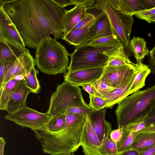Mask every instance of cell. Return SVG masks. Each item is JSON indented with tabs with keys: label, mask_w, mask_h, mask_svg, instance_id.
<instances>
[{
	"label": "cell",
	"mask_w": 155,
	"mask_h": 155,
	"mask_svg": "<svg viewBox=\"0 0 155 155\" xmlns=\"http://www.w3.org/2000/svg\"><path fill=\"white\" fill-rule=\"evenodd\" d=\"M150 60L155 61V46L150 52Z\"/></svg>",
	"instance_id": "cell-50"
},
{
	"label": "cell",
	"mask_w": 155,
	"mask_h": 155,
	"mask_svg": "<svg viewBox=\"0 0 155 155\" xmlns=\"http://www.w3.org/2000/svg\"><path fill=\"white\" fill-rule=\"evenodd\" d=\"M134 15L137 18L145 20L148 23H153L155 18V8L136 12Z\"/></svg>",
	"instance_id": "cell-33"
},
{
	"label": "cell",
	"mask_w": 155,
	"mask_h": 155,
	"mask_svg": "<svg viewBox=\"0 0 155 155\" xmlns=\"http://www.w3.org/2000/svg\"><path fill=\"white\" fill-rule=\"evenodd\" d=\"M81 86L83 90L89 93L90 96H96L95 91L92 84H87L82 85Z\"/></svg>",
	"instance_id": "cell-43"
},
{
	"label": "cell",
	"mask_w": 155,
	"mask_h": 155,
	"mask_svg": "<svg viewBox=\"0 0 155 155\" xmlns=\"http://www.w3.org/2000/svg\"><path fill=\"white\" fill-rule=\"evenodd\" d=\"M81 146L84 155H103L102 145L94 131L88 115L83 127Z\"/></svg>",
	"instance_id": "cell-13"
},
{
	"label": "cell",
	"mask_w": 155,
	"mask_h": 155,
	"mask_svg": "<svg viewBox=\"0 0 155 155\" xmlns=\"http://www.w3.org/2000/svg\"><path fill=\"white\" fill-rule=\"evenodd\" d=\"M139 154V155H155V146Z\"/></svg>",
	"instance_id": "cell-46"
},
{
	"label": "cell",
	"mask_w": 155,
	"mask_h": 155,
	"mask_svg": "<svg viewBox=\"0 0 155 155\" xmlns=\"http://www.w3.org/2000/svg\"><path fill=\"white\" fill-rule=\"evenodd\" d=\"M145 126L144 122L132 123L122 128V130L123 131L138 132L141 130Z\"/></svg>",
	"instance_id": "cell-38"
},
{
	"label": "cell",
	"mask_w": 155,
	"mask_h": 155,
	"mask_svg": "<svg viewBox=\"0 0 155 155\" xmlns=\"http://www.w3.org/2000/svg\"><path fill=\"white\" fill-rule=\"evenodd\" d=\"M151 72L155 75V61L149 60L147 64Z\"/></svg>",
	"instance_id": "cell-48"
},
{
	"label": "cell",
	"mask_w": 155,
	"mask_h": 155,
	"mask_svg": "<svg viewBox=\"0 0 155 155\" xmlns=\"http://www.w3.org/2000/svg\"><path fill=\"white\" fill-rule=\"evenodd\" d=\"M36 65L35 59L28 49L25 50L17 58L10 68L0 87H3L10 80L17 76L25 75L30 72Z\"/></svg>",
	"instance_id": "cell-12"
},
{
	"label": "cell",
	"mask_w": 155,
	"mask_h": 155,
	"mask_svg": "<svg viewBox=\"0 0 155 155\" xmlns=\"http://www.w3.org/2000/svg\"><path fill=\"white\" fill-rule=\"evenodd\" d=\"M0 4L16 28L25 46L36 49L43 38L64 36L65 9L52 0H0Z\"/></svg>",
	"instance_id": "cell-1"
},
{
	"label": "cell",
	"mask_w": 155,
	"mask_h": 155,
	"mask_svg": "<svg viewBox=\"0 0 155 155\" xmlns=\"http://www.w3.org/2000/svg\"><path fill=\"white\" fill-rule=\"evenodd\" d=\"M0 62L4 61H15L25 51L0 39Z\"/></svg>",
	"instance_id": "cell-22"
},
{
	"label": "cell",
	"mask_w": 155,
	"mask_h": 155,
	"mask_svg": "<svg viewBox=\"0 0 155 155\" xmlns=\"http://www.w3.org/2000/svg\"><path fill=\"white\" fill-rule=\"evenodd\" d=\"M96 93V96L104 99L115 88L110 86L100 78L92 84Z\"/></svg>",
	"instance_id": "cell-30"
},
{
	"label": "cell",
	"mask_w": 155,
	"mask_h": 155,
	"mask_svg": "<svg viewBox=\"0 0 155 155\" xmlns=\"http://www.w3.org/2000/svg\"><path fill=\"white\" fill-rule=\"evenodd\" d=\"M65 121V113L51 117L45 125V130L41 131L49 134L57 132L63 128Z\"/></svg>",
	"instance_id": "cell-27"
},
{
	"label": "cell",
	"mask_w": 155,
	"mask_h": 155,
	"mask_svg": "<svg viewBox=\"0 0 155 155\" xmlns=\"http://www.w3.org/2000/svg\"><path fill=\"white\" fill-rule=\"evenodd\" d=\"M87 11L91 12H87L94 16L95 26L91 34L79 45H86L96 39L114 35L107 15L101 8L95 4L93 6L87 8Z\"/></svg>",
	"instance_id": "cell-10"
},
{
	"label": "cell",
	"mask_w": 155,
	"mask_h": 155,
	"mask_svg": "<svg viewBox=\"0 0 155 155\" xmlns=\"http://www.w3.org/2000/svg\"><path fill=\"white\" fill-rule=\"evenodd\" d=\"M6 142L5 139L2 137H0V155H4V148Z\"/></svg>",
	"instance_id": "cell-47"
},
{
	"label": "cell",
	"mask_w": 155,
	"mask_h": 155,
	"mask_svg": "<svg viewBox=\"0 0 155 155\" xmlns=\"http://www.w3.org/2000/svg\"><path fill=\"white\" fill-rule=\"evenodd\" d=\"M38 73V71L34 68L30 72L26 73L25 78L27 86L34 94L38 93L41 90L39 82L37 76Z\"/></svg>",
	"instance_id": "cell-29"
},
{
	"label": "cell",
	"mask_w": 155,
	"mask_h": 155,
	"mask_svg": "<svg viewBox=\"0 0 155 155\" xmlns=\"http://www.w3.org/2000/svg\"><path fill=\"white\" fill-rule=\"evenodd\" d=\"M103 155H116L118 154L116 143L110 138L108 139L102 147Z\"/></svg>",
	"instance_id": "cell-35"
},
{
	"label": "cell",
	"mask_w": 155,
	"mask_h": 155,
	"mask_svg": "<svg viewBox=\"0 0 155 155\" xmlns=\"http://www.w3.org/2000/svg\"><path fill=\"white\" fill-rule=\"evenodd\" d=\"M145 10L139 0H120V11L133 16L136 12Z\"/></svg>",
	"instance_id": "cell-26"
},
{
	"label": "cell",
	"mask_w": 155,
	"mask_h": 155,
	"mask_svg": "<svg viewBox=\"0 0 155 155\" xmlns=\"http://www.w3.org/2000/svg\"><path fill=\"white\" fill-rule=\"evenodd\" d=\"M127 55L124 47H110L90 45L76 47L70 54L71 60L68 71L99 67H104L113 58Z\"/></svg>",
	"instance_id": "cell-5"
},
{
	"label": "cell",
	"mask_w": 155,
	"mask_h": 155,
	"mask_svg": "<svg viewBox=\"0 0 155 155\" xmlns=\"http://www.w3.org/2000/svg\"><path fill=\"white\" fill-rule=\"evenodd\" d=\"M118 104L115 114L118 128L144 122L155 107V84L134 92Z\"/></svg>",
	"instance_id": "cell-3"
},
{
	"label": "cell",
	"mask_w": 155,
	"mask_h": 155,
	"mask_svg": "<svg viewBox=\"0 0 155 155\" xmlns=\"http://www.w3.org/2000/svg\"><path fill=\"white\" fill-rule=\"evenodd\" d=\"M95 5L107 15L114 34L117 36L124 47L127 55L130 50L129 47L130 35L134 22L133 16L124 14L114 8L106 0H95Z\"/></svg>",
	"instance_id": "cell-7"
},
{
	"label": "cell",
	"mask_w": 155,
	"mask_h": 155,
	"mask_svg": "<svg viewBox=\"0 0 155 155\" xmlns=\"http://www.w3.org/2000/svg\"><path fill=\"white\" fill-rule=\"evenodd\" d=\"M123 133L120 141L116 143L118 154L132 150L134 138L137 132L123 130Z\"/></svg>",
	"instance_id": "cell-25"
},
{
	"label": "cell",
	"mask_w": 155,
	"mask_h": 155,
	"mask_svg": "<svg viewBox=\"0 0 155 155\" xmlns=\"http://www.w3.org/2000/svg\"><path fill=\"white\" fill-rule=\"evenodd\" d=\"M116 155H139V154L136 151L132 150Z\"/></svg>",
	"instance_id": "cell-49"
},
{
	"label": "cell",
	"mask_w": 155,
	"mask_h": 155,
	"mask_svg": "<svg viewBox=\"0 0 155 155\" xmlns=\"http://www.w3.org/2000/svg\"><path fill=\"white\" fill-rule=\"evenodd\" d=\"M150 73V70L147 65L143 63L141 64L140 70L130 89L129 94L140 90L145 85L146 78Z\"/></svg>",
	"instance_id": "cell-24"
},
{
	"label": "cell",
	"mask_w": 155,
	"mask_h": 155,
	"mask_svg": "<svg viewBox=\"0 0 155 155\" xmlns=\"http://www.w3.org/2000/svg\"><path fill=\"white\" fill-rule=\"evenodd\" d=\"M104 68L99 67L68 71L64 75V81L78 86L87 84H92L101 78Z\"/></svg>",
	"instance_id": "cell-14"
},
{
	"label": "cell",
	"mask_w": 155,
	"mask_h": 155,
	"mask_svg": "<svg viewBox=\"0 0 155 155\" xmlns=\"http://www.w3.org/2000/svg\"><path fill=\"white\" fill-rule=\"evenodd\" d=\"M152 132L155 133V124H150L144 127L141 130L137 132L138 133Z\"/></svg>",
	"instance_id": "cell-44"
},
{
	"label": "cell",
	"mask_w": 155,
	"mask_h": 155,
	"mask_svg": "<svg viewBox=\"0 0 155 155\" xmlns=\"http://www.w3.org/2000/svg\"><path fill=\"white\" fill-rule=\"evenodd\" d=\"M155 146V133L143 132L137 134L134 138L132 150L139 153Z\"/></svg>",
	"instance_id": "cell-20"
},
{
	"label": "cell",
	"mask_w": 155,
	"mask_h": 155,
	"mask_svg": "<svg viewBox=\"0 0 155 155\" xmlns=\"http://www.w3.org/2000/svg\"><path fill=\"white\" fill-rule=\"evenodd\" d=\"M73 107H91L84 101L79 86L64 81L52 94L46 113L51 117L65 113L68 108Z\"/></svg>",
	"instance_id": "cell-6"
},
{
	"label": "cell",
	"mask_w": 155,
	"mask_h": 155,
	"mask_svg": "<svg viewBox=\"0 0 155 155\" xmlns=\"http://www.w3.org/2000/svg\"><path fill=\"white\" fill-rule=\"evenodd\" d=\"M123 132L122 129H118L112 130L110 135V138L113 142L117 143L121 139Z\"/></svg>",
	"instance_id": "cell-40"
},
{
	"label": "cell",
	"mask_w": 155,
	"mask_h": 155,
	"mask_svg": "<svg viewBox=\"0 0 155 155\" xmlns=\"http://www.w3.org/2000/svg\"><path fill=\"white\" fill-rule=\"evenodd\" d=\"M140 66L138 71L123 85L119 87L115 88L110 91L105 98L104 99L107 104V108H112L115 104H119L123 99L130 95V89L133 83L136 76L140 70Z\"/></svg>",
	"instance_id": "cell-19"
},
{
	"label": "cell",
	"mask_w": 155,
	"mask_h": 155,
	"mask_svg": "<svg viewBox=\"0 0 155 155\" xmlns=\"http://www.w3.org/2000/svg\"><path fill=\"white\" fill-rule=\"evenodd\" d=\"M128 56H118L115 57L111 59L106 66H119L133 64Z\"/></svg>",
	"instance_id": "cell-34"
},
{
	"label": "cell",
	"mask_w": 155,
	"mask_h": 155,
	"mask_svg": "<svg viewBox=\"0 0 155 155\" xmlns=\"http://www.w3.org/2000/svg\"><path fill=\"white\" fill-rule=\"evenodd\" d=\"M0 39L3 40L24 51L25 46L15 26L0 5Z\"/></svg>",
	"instance_id": "cell-11"
},
{
	"label": "cell",
	"mask_w": 155,
	"mask_h": 155,
	"mask_svg": "<svg viewBox=\"0 0 155 155\" xmlns=\"http://www.w3.org/2000/svg\"><path fill=\"white\" fill-rule=\"evenodd\" d=\"M145 10L155 8V0H139Z\"/></svg>",
	"instance_id": "cell-41"
},
{
	"label": "cell",
	"mask_w": 155,
	"mask_h": 155,
	"mask_svg": "<svg viewBox=\"0 0 155 155\" xmlns=\"http://www.w3.org/2000/svg\"><path fill=\"white\" fill-rule=\"evenodd\" d=\"M58 6L62 8L67 6L72 5H76L83 4L87 8L91 6L94 4L93 0H52Z\"/></svg>",
	"instance_id": "cell-31"
},
{
	"label": "cell",
	"mask_w": 155,
	"mask_h": 155,
	"mask_svg": "<svg viewBox=\"0 0 155 155\" xmlns=\"http://www.w3.org/2000/svg\"><path fill=\"white\" fill-rule=\"evenodd\" d=\"M106 109L93 110L88 115L92 127L102 145L109 138L112 131V124L105 118Z\"/></svg>",
	"instance_id": "cell-15"
},
{
	"label": "cell",
	"mask_w": 155,
	"mask_h": 155,
	"mask_svg": "<svg viewBox=\"0 0 155 155\" xmlns=\"http://www.w3.org/2000/svg\"><path fill=\"white\" fill-rule=\"evenodd\" d=\"M19 81L10 80L3 87H0V109L6 111L8 101Z\"/></svg>",
	"instance_id": "cell-23"
},
{
	"label": "cell",
	"mask_w": 155,
	"mask_h": 155,
	"mask_svg": "<svg viewBox=\"0 0 155 155\" xmlns=\"http://www.w3.org/2000/svg\"><path fill=\"white\" fill-rule=\"evenodd\" d=\"M140 64L134 63L119 66H105L100 79L115 89L119 87L138 71Z\"/></svg>",
	"instance_id": "cell-9"
},
{
	"label": "cell",
	"mask_w": 155,
	"mask_h": 155,
	"mask_svg": "<svg viewBox=\"0 0 155 155\" xmlns=\"http://www.w3.org/2000/svg\"><path fill=\"white\" fill-rule=\"evenodd\" d=\"M87 12V14L85 17L71 31L78 29L84 26L95 18V17L93 14L89 12Z\"/></svg>",
	"instance_id": "cell-39"
},
{
	"label": "cell",
	"mask_w": 155,
	"mask_h": 155,
	"mask_svg": "<svg viewBox=\"0 0 155 155\" xmlns=\"http://www.w3.org/2000/svg\"><path fill=\"white\" fill-rule=\"evenodd\" d=\"M95 22V18L84 26L71 31L62 39L76 47L80 45L92 32Z\"/></svg>",
	"instance_id": "cell-18"
},
{
	"label": "cell",
	"mask_w": 155,
	"mask_h": 155,
	"mask_svg": "<svg viewBox=\"0 0 155 155\" xmlns=\"http://www.w3.org/2000/svg\"><path fill=\"white\" fill-rule=\"evenodd\" d=\"M88 45L110 47H118L123 46L117 36L115 35L96 39L86 45Z\"/></svg>",
	"instance_id": "cell-28"
},
{
	"label": "cell",
	"mask_w": 155,
	"mask_h": 155,
	"mask_svg": "<svg viewBox=\"0 0 155 155\" xmlns=\"http://www.w3.org/2000/svg\"><path fill=\"white\" fill-rule=\"evenodd\" d=\"M50 118L46 112H40L27 107L8 114L5 117L23 128H29L33 131H45V125Z\"/></svg>",
	"instance_id": "cell-8"
},
{
	"label": "cell",
	"mask_w": 155,
	"mask_h": 155,
	"mask_svg": "<svg viewBox=\"0 0 155 155\" xmlns=\"http://www.w3.org/2000/svg\"><path fill=\"white\" fill-rule=\"evenodd\" d=\"M14 61H5L0 62V86L3 83L7 71Z\"/></svg>",
	"instance_id": "cell-37"
},
{
	"label": "cell",
	"mask_w": 155,
	"mask_h": 155,
	"mask_svg": "<svg viewBox=\"0 0 155 155\" xmlns=\"http://www.w3.org/2000/svg\"><path fill=\"white\" fill-rule=\"evenodd\" d=\"M145 126L155 124V107L144 121Z\"/></svg>",
	"instance_id": "cell-42"
},
{
	"label": "cell",
	"mask_w": 155,
	"mask_h": 155,
	"mask_svg": "<svg viewBox=\"0 0 155 155\" xmlns=\"http://www.w3.org/2000/svg\"><path fill=\"white\" fill-rule=\"evenodd\" d=\"M87 7L84 5H75L69 10H64L62 16V25L64 36L72 29L85 17Z\"/></svg>",
	"instance_id": "cell-17"
},
{
	"label": "cell",
	"mask_w": 155,
	"mask_h": 155,
	"mask_svg": "<svg viewBox=\"0 0 155 155\" xmlns=\"http://www.w3.org/2000/svg\"><path fill=\"white\" fill-rule=\"evenodd\" d=\"M153 23H155V18H154Z\"/></svg>",
	"instance_id": "cell-52"
},
{
	"label": "cell",
	"mask_w": 155,
	"mask_h": 155,
	"mask_svg": "<svg viewBox=\"0 0 155 155\" xmlns=\"http://www.w3.org/2000/svg\"><path fill=\"white\" fill-rule=\"evenodd\" d=\"M65 113V124L60 131L52 134L41 131H34L44 153L57 155L64 153H74L81 146V136L87 116Z\"/></svg>",
	"instance_id": "cell-2"
},
{
	"label": "cell",
	"mask_w": 155,
	"mask_h": 155,
	"mask_svg": "<svg viewBox=\"0 0 155 155\" xmlns=\"http://www.w3.org/2000/svg\"><path fill=\"white\" fill-rule=\"evenodd\" d=\"M33 93L27 86L24 79L20 81L8 101L6 111L12 113L27 107L26 101L28 94Z\"/></svg>",
	"instance_id": "cell-16"
},
{
	"label": "cell",
	"mask_w": 155,
	"mask_h": 155,
	"mask_svg": "<svg viewBox=\"0 0 155 155\" xmlns=\"http://www.w3.org/2000/svg\"><path fill=\"white\" fill-rule=\"evenodd\" d=\"M89 105L94 110H99L107 107V104L104 99L97 96H89Z\"/></svg>",
	"instance_id": "cell-32"
},
{
	"label": "cell",
	"mask_w": 155,
	"mask_h": 155,
	"mask_svg": "<svg viewBox=\"0 0 155 155\" xmlns=\"http://www.w3.org/2000/svg\"><path fill=\"white\" fill-rule=\"evenodd\" d=\"M93 110L91 107H73L68 108L65 113L77 114L86 117Z\"/></svg>",
	"instance_id": "cell-36"
},
{
	"label": "cell",
	"mask_w": 155,
	"mask_h": 155,
	"mask_svg": "<svg viewBox=\"0 0 155 155\" xmlns=\"http://www.w3.org/2000/svg\"><path fill=\"white\" fill-rule=\"evenodd\" d=\"M109 5L114 8L120 10V0H106Z\"/></svg>",
	"instance_id": "cell-45"
},
{
	"label": "cell",
	"mask_w": 155,
	"mask_h": 155,
	"mask_svg": "<svg viewBox=\"0 0 155 155\" xmlns=\"http://www.w3.org/2000/svg\"><path fill=\"white\" fill-rule=\"evenodd\" d=\"M57 155H74V153H61Z\"/></svg>",
	"instance_id": "cell-51"
},
{
	"label": "cell",
	"mask_w": 155,
	"mask_h": 155,
	"mask_svg": "<svg viewBox=\"0 0 155 155\" xmlns=\"http://www.w3.org/2000/svg\"><path fill=\"white\" fill-rule=\"evenodd\" d=\"M146 42L142 38L134 36L130 41L129 47L136 59L137 64L143 63V60L148 55L149 51L146 47Z\"/></svg>",
	"instance_id": "cell-21"
},
{
	"label": "cell",
	"mask_w": 155,
	"mask_h": 155,
	"mask_svg": "<svg viewBox=\"0 0 155 155\" xmlns=\"http://www.w3.org/2000/svg\"><path fill=\"white\" fill-rule=\"evenodd\" d=\"M70 54L65 47L51 37L43 38L36 48V65L44 74H66Z\"/></svg>",
	"instance_id": "cell-4"
}]
</instances>
